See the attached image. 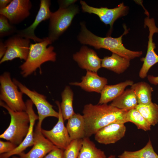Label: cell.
I'll use <instances>...</instances> for the list:
<instances>
[{
  "label": "cell",
  "instance_id": "20",
  "mask_svg": "<svg viewBox=\"0 0 158 158\" xmlns=\"http://www.w3.org/2000/svg\"><path fill=\"white\" fill-rule=\"evenodd\" d=\"M66 127L71 141L85 137V122L83 115L75 113L68 120Z\"/></svg>",
  "mask_w": 158,
  "mask_h": 158
},
{
  "label": "cell",
  "instance_id": "19",
  "mask_svg": "<svg viewBox=\"0 0 158 158\" xmlns=\"http://www.w3.org/2000/svg\"><path fill=\"white\" fill-rule=\"evenodd\" d=\"M133 83V81L129 80L114 85H106L100 93L98 104H107L113 101L123 93L127 87L131 86Z\"/></svg>",
  "mask_w": 158,
  "mask_h": 158
},
{
  "label": "cell",
  "instance_id": "2",
  "mask_svg": "<svg viewBox=\"0 0 158 158\" xmlns=\"http://www.w3.org/2000/svg\"><path fill=\"white\" fill-rule=\"evenodd\" d=\"M80 31L78 36L79 42L83 44L88 45L97 49L103 48L111 51L130 60L140 56L142 51H132L126 49L122 42L123 36L128 32L125 29L120 37L113 38L110 36L101 37L95 35L87 28L83 22L80 23Z\"/></svg>",
  "mask_w": 158,
  "mask_h": 158
},
{
  "label": "cell",
  "instance_id": "10",
  "mask_svg": "<svg viewBox=\"0 0 158 158\" xmlns=\"http://www.w3.org/2000/svg\"><path fill=\"white\" fill-rule=\"evenodd\" d=\"M80 4L83 11L97 15L100 20L106 25H109L111 30L113 24L118 18L126 15L128 8L123 3L113 8L107 7L99 8L93 7L88 5L85 1L81 0Z\"/></svg>",
  "mask_w": 158,
  "mask_h": 158
},
{
  "label": "cell",
  "instance_id": "35",
  "mask_svg": "<svg viewBox=\"0 0 158 158\" xmlns=\"http://www.w3.org/2000/svg\"><path fill=\"white\" fill-rule=\"evenodd\" d=\"M147 80L151 84L154 85H158V76H157L148 75L147 76Z\"/></svg>",
  "mask_w": 158,
  "mask_h": 158
},
{
  "label": "cell",
  "instance_id": "3",
  "mask_svg": "<svg viewBox=\"0 0 158 158\" xmlns=\"http://www.w3.org/2000/svg\"><path fill=\"white\" fill-rule=\"evenodd\" d=\"M52 43L47 37L41 42L30 44L28 58L20 67L23 77H26L32 74L46 62L56 61V55L54 51V47L51 45L47 47Z\"/></svg>",
  "mask_w": 158,
  "mask_h": 158
},
{
  "label": "cell",
  "instance_id": "17",
  "mask_svg": "<svg viewBox=\"0 0 158 158\" xmlns=\"http://www.w3.org/2000/svg\"><path fill=\"white\" fill-rule=\"evenodd\" d=\"M126 131L124 123H113L99 129L95 135V138L100 144L114 143L124 136Z\"/></svg>",
  "mask_w": 158,
  "mask_h": 158
},
{
  "label": "cell",
  "instance_id": "34",
  "mask_svg": "<svg viewBox=\"0 0 158 158\" xmlns=\"http://www.w3.org/2000/svg\"><path fill=\"white\" fill-rule=\"evenodd\" d=\"M7 49L4 43L1 40L0 41V59H1L5 54Z\"/></svg>",
  "mask_w": 158,
  "mask_h": 158
},
{
  "label": "cell",
  "instance_id": "16",
  "mask_svg": "<svg viewBox=\"0 0 158 158\" xmlns=\"http://www.w3.org/2000/svg\"><path fill=\"white\" fill-rule=\"evenodd\" d=\"M73 58L82 68L96 73L101 67L102 60L93 50L83 46Z\"/></svg>",
  "mask_w": 158,
  "mask_h": 158
},
{
  "label": "cell",
  "instance_id": "7",
  "mask_svg": "<svg viewBox=\"0 0 158 158\" xmlns=\"http://www.w3.org/2000/svg\"><path fill=\"white\" fill-rule=\"evenodd\" d=\"M13 81L23 94L27 96L36 106L37 110L38 121L36 127L42 129V122L45 118L54 117L58 118L59 113L53 108V106L47 100L46 97L35 90H31L16 79Z\"/></svg>",
  "mask_w": 158,
  "mask_h": 158
},
{
  "label": "cell",
  "instance_id": "11",
  "mask_svg": "<svg viewBox=\"0 0 158 158\" xmlns=\"http://www.w3.org/2000/svg\"><path fill=\"white\" fill-rule=\"evenodd\" d=\"M56 103L59 109L58 121L51 130L42 129L41 132L44 136L58 148L65 150L71 141L66 127L64 124V120L62 114L59 102Z\"/></svg>",
  "mask_w": 158,
  "mask_h": 158
},
{
  "label": "cell",
  "instance_id": "27",
  "mask_svg": "<svg viewBox=\"0 0 158 158\" xmlns=\"http://www.w3.org/2000/svg\"><path fill=\"white\" fill-rule=\"evenodd\" d=\"M135 108L151 125L158 123V105L152 102L147 104H138Z\"/></svg>",
  "mask_w": 158,
  "mask_h": 158
},
{
  "label": "cell",
  "instance_id": "1",
  "mask_svg": "<svg viewBox=\"0 0 158 158\" xmlns=\"http://www.w3.org/2000/svg\"><path fill=\"white\" fill-rule=\"evenodd\" d=\"M127 111L107 104L85 105L83 111L85 122V137L89 138L100 129L113 123L127 122Z\"/></svg>",
  "mask_w": 158,
  "mask_h": 158
},
{
  "label": "cell",
  "instance_id": "32",
  "mask_svg": "<svg viewBox=\"0 0 158 158\" xmlns=\"http://www.w3.org/2000/svg\"><path fill=\"white\" fill-rule=\"evenodd\" d=\"M43 158H65L64 150L57 148L50 151Z\"/></svg>",
  "mask_w": 158,
  "mask_h": 158
},
{
  "label": "cell",
  "instance_id": "26",
  "mask_svg": "<svg viewBox=\"0 0 158 158\" xmlns=\"http://www.w3.org/2000/svg\"><path fill=\"white\" fill-rule=\"evenodd\" d=\"M118 157V158H158V155L154 151L149 139L145 146L141 149L134 151H124Z\"/></svg>",
  "mask_w": 158,
  "mask_h": 158
},
{
  "label": "cell",
  "instance_id": "12",
  "mask_svg": "<svg viewBox=\"0 0 158 158\" xmlns=\"http://www.w3.org/2000/svg\"><path fill=\"white\" fill-rule=\"evenodd\" d=\"M32 7L29 0H13L6 8L0 9V14L6 17L11 24L16 25L29 16Z\"/></svg>",
  "mask_w": 158,
  "mask_h": 158
},
{
  "label": "cell",
  "instance_id": "4",
  "mask_svg": "<svg viewBox=\"0 0 158 158\" xmlns=\"http://www.w3.org/2000/svg\"><path fill=\"white\" fill-rule=\"evenodd\" d=\"M0 105L7 110L11 117L9 125L0 135V138L10 141L18 146L23 142L29 129L30 119L25 111H15L3 101Z\"/></svg>",
  "mask_w": 158,
  "mask_h": 158
},
{
  "label": "cell",
  "instance_id": "23",
  "mask_svg": "<svg viewBox=\"0 0 158 158\" xmlns=\"http://www.w3.org/2000/svg\"><path fill=\"white\" fill-rule=\"evenodd\" d=\"M130 88L134 91L138 104H147L152 102V93L153 88L145 82H139L131 86Z\"/></svg>",
  "mask_w": 158,
  "mask_h": 158
},
{
  "label": "cell",
  "instance_id": "28",
  "mask_svg": "<svg viewBox=\"0 0 158 158\" xmlns=\"http://www.w3.org/2000/svg\"><path fill=\"white\" fill-rule=\"evenodd\" d=\"M127 119L128 122L133 123L138 129L145 131L151 129V126L135 108L128 111Z\"/></svg>",
  "mask_w": 158,
  "mask_h": 158
},
{
  "label": "cell",
  "instance_id": "25",
  "mask_svg": "<svg viewBox=\"0 0 158 158\" xmlns=\"http://www.w3.org/2000/svg\"><path fill=\"white\" fill-rule=\"evenodd\" d=\"M61 96L60 105L62 114L64 120H68L75 113L73 106V93L69 86L65 87Z\"/></svg>",
  "mask_w": 158,
  "mask_h": 158
},
{
  "label": "cell",
  "instance_id": "13",
  "mask_svg": "<svg viewBox=\"0 0 158 158\" xmlns=\"http://www.w3.org/2000/svg\"><path fill=\"white\" fill-rule=\"evenodd\" d=\"M51 1L49 0H41L39 10L33 23L26 28L17 30L16 34L21 37L33 40L35 42L43 41L44 38L37 37L34 32L36 28L42 21L50 19L51 12L49 9Z\"/></svg>",
  "mask_w": 158,
  "mask_h": 158
},
{
  "label": "cell",
  "instance_id": "9",
  "mask_svg": "<svg viewBox=\"0 0 158 158\" xmlns=\"http://www.w3.org/2000/svg\"><path fill=\"white\" fill-rule=\"evenodd\" d=\"M144 26H147L149 30L147 50L145 56L141 59L143 64L139 73V77L143 79L147 76L150 68L158 63V55L154 51L155 44L153 42L154 34L158 33V28L156 26L154 18H150L148 16L144 20Z\"/></svg>",
  "mask_w": 158,
  "mask_h": 158
},
{
  "label": "cell",
  "instance_id": "15",
  "mask_svg": "<svg viewBox=\"0 0 158 158\" xmlns=\"http://www.w3.org/2000/svg\"><path fill=\"white\" fill-rule=\"evenodd\" d=\"M27 113L30 119V125L28 133L22 142L15 149L10 152L0 154V158H9L15 155H19L29 147L33 146L34 142V127L36 120H38V116L35 113L33 108V104L30 99L25 102Z\"/></svg>",
  "mask_w": 158,
  "mask_h": 158
},
{
  "label": "cell",
  "instance_id": "14",
  "mask_svg": "<svg viewBox=\"0 0 158 158\" xmlns=\"http://www.w3.org/2000/svg\"><path fill=\"white\" fill-rule=\"evenodd\" d=\"M41 130L36 127L32 147L27 153L20 154V158H43L50 151L58 148L44 136Z\"/></svg>",
  "mask_w": 158,
  "mask_h": 158
},
{
  "label": "cell",
  "instance_id": "5",
  "mask_svg": "<svg viewBox=\"0 0 158 158\" xmlns=\"http://www.w3.org/2000/svg\"><path fill=\"white\" fill-rule=\"evenodd\" d=\"M0 99L12 110L25 111V103L23 100V93L11 80L10 73L4 72L0 76Z\"/></svg>",
  "mask_w": 158,
  "mask_h": 158
},
{
  "label": "cell",
  "instance_id": "24",
  "mask_svg": "<svg viewBox=\"0 0 158 158\" xmlns=\"http://www.w3.org/2000/svg\"><path fill=\"white\" fill-rule=\"evenodd\" d=\"M77 158H106L104 152L98 148L89 138L83 139L82 146Z\"/></svg>",
  "mask_w": 158,
  "mask_h": 158
},
{
  "label": "cell",
  "instance_id": "31",
  "mask_svg": "<svg viewBox=\"0 0 158 158\" xmlns=\"http://www.w3.org/2000/svg\"><path fill=\"white\" fill-rule=\"evenodd\" d=\"M18 146L12 142L0 141V154L7 153L15 149Z\"/></svg>",
  "mask_w": 158,
  "mask_h": 158
},
{
  "label": "cell",
  "instance_id": "33",
  "mask_svg": "<svg viewBox=\"0 0 158 158\" xmlns=\"http://www.w3.org/2000/svg\"><path fill=\"white\" fill-rule=\"evenodd\" d=\"M76 0H60L58 2L60 8H67L74 4Z\"/></svg>",
  "mask_w": 158,
  "mask_h": 158
},
{
  "label": "cell",
  "instance_id": "37",
  "mask_svg": "<svg viewBox=\"0 0 158 158\" xmlns=\"http://www.w3.org/2000/svg\"><path fill=\"white\" fill-rule=\"evenodd\" d=\"M107 158H116V156L115 155H111Z\"/></svg>",
  "mask_w": 158,
  "mask_h": 158
},
{
  "label": "cell",
  "instance_id": "18",
  "mask_svg": "<svg viewBox=\"0 0 158 158\" xmlns=\"http://www.w3.org/2000/svg\"><path fill=\"white\" fill-rule=\"evenodd\" d=\"M86 75L82 78L80 82H73L71 85L78 86L84 90L89 92L100 93L107 83V78L99 76L97 73L87 71Z\"/></svg>",
  "mask_w": 158,
  "mask_h": 158
},
{
  "label": "cell",
  "instance_id": "8",
  "mask_svg": "<svg viewBox=\"0 0 158 158\" xmlns=\"http://www.w3.org/2000/svg\"><path fill=\"white\" fill-rule=\"evenodd\" d=\"M4 43L7 49L0 60V64L16 58L25 61L27 60L30 44V39L23 37L16 34L9 38Z\"/></svg>",
  "mask_w": 158,
  "mask_h": 158
},
{
  "label": "cell",
  "instance_id": "21",
  "mask_svg": "<svg viewBox=\"0 0 158 158\" xmlns=\"http://www.w3.org/2000/svg\"><path fill=\"white\" fill-rule=\"evenodd\" d=\"M130 61L127 59L112 53L111 56L105 57L102 59L101 67L120 74L129 67Z\"/></svg>",
  "mask_w": 158,
  "mask_h": 158
},
{
  "label": "cell",
  "instance_id": "6",
  "mask_svg": "<svg viewBox=\"0 0 158 158\" xmlns=\"http://www.w3.org/2000/svg\"><path fill=\"white\" fill-rule=\"evenodd\" d=\"M79 11L78 6L73 4L67 8H59L56 11L51 12L47 37L52 42L58 39L68 28Z\"/></svg>",
  "mask_w": 158,
  "mask_h": 158
},
{
  "label": "cell",
  "instance_id": "36",
  "mask_svg": "<svg viewBox=\"0 0 158 158\" xmlns=\"http://www.w3.org/2000/svg\"><path fill=\"white\" fill-rule=\"evenodd\" d=\"M11 0H0V9L6 8L12 1Z\"/></svg>",
  "mask_w": 158,
  "mask_h": 158
},
{
  "label": "cell",
  "instance_id": "22",
  "mask_svg": "<svg viewBox=\"0 0 158 158\" xmlns=\"http://www.w3.org/2000/svg\"><path fill=\"white\" fill-rule=\"evenodd\" d=\"M138 104L135 92L130 88L124 90L110 104L118 109L128 111L135 108Z\"/></svg>",
  "mask_w": 158,
  "mask_h": 158
},
{
  "label": "cell",
  "instance_id": "29",
  "mask_svg": "<svg viewBox=\"0 0 158 158\" xmlns=\"http://www.w3.org/2000/svg\"><path fill=\"white\" fill-rule=\"evenodd\" d=\"M83 139L72 140L64 150L65 158H77L82 146Z\"/></svg>",
  "mask_w": 158,
  "mask_h": 158
},
{
  "label": "cell",
  "instance_id": "38",
  "mask_svg": "<svg viewBox=\"0 0 158 158\" xmlns=\"http://www.w3.org/2000/svg\"><path fill=\"white\" fill-rule=\"evenodd\" d=\"M12 158H20L19 157H18L16 156H13L12 157Z\"/></svg>",
  "mask_w": 158,
  "mask_h": 158
},
{
  "label": "cell",
  "instance_id": "39",
  "mask_svg": "<svg viewBox=\"0 0 158 158\" xmlns=\"http://www.w3.org/2000/svg\"></svg>",
  "mask_w": 158,
  "mask_h": 158
},
{
  "label": "cell",
  "instance_id": "30",
  "mask_svg": "<svg viewBox=\"0 0 158 158\" xmlns=\"http://www.w3.org/2000/svg\"><path fill=\"white\" fill-rule=\"evenodd\" d=\"M7 18L5 16L0 15V37H2L10 36L16 33V27L8 22Z\"/></svg>",
  "mask_w": 158,
  "mask_h": 158
}]
</instances>
